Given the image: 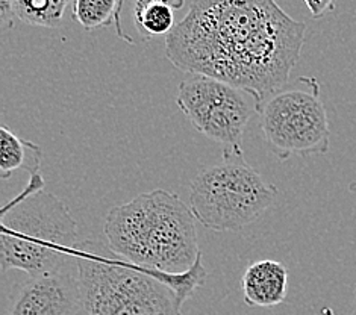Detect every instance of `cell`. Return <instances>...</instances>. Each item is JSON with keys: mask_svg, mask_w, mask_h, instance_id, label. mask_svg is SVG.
<instances>
[{"mask_svg": "<svg viewBox=\"0 0 356 315\" xmlns=\"http://www.w3.org/2000/svg\"><path fill=\"white\" fill-rule=\"evenodd\" d=\"M288 271L282 262L261 259L250 264L241 277L243 299L248 306L270 308L286 297Z\"/></svg>", "mask_w": 356, "mask_h": 315, "instance_id": "10", "label": "cell"}, {"mask_svg": "<svg viewBox=\"0 0 356 315\" xmlns=\"http://www.w3.org/2000/svg\"><path fill=\"white\" fill-rule=\"evenodd\" d=\"M176 104L194 129L222 147L223 158H244V131L258 113L255 96L227 82L186 73Z\"/></svg>", "mask_w": 356, "mask_h": 315, "instance_id": "7", "label": "cell"}, {"mask_svg": "<svg viewBox=\"0 0 356 315\" xmlns=\"http://www.w3.org/2000/svg\"><path fill=\"white\" fill-rule=\"evenodd\" d=\"M104 235L120 259L168 275L190 271L202 257L196 217L167 190L141 193L108 212Z\"/></svg>", "mask_w": 356, "mask_h": 315, "instance_id": "2", "label": "cell"}, {"mask_svg": "<svg viewBox=\"0 0 356 315\" xmlns=\"http://www.w3.org/2000/svg\"><path fill=\"white\" fill-rule=\"evenodd\" d=\"M70 0H13L15 19L31 26L59 28Z\"/></svg>", "mask_w": 356, "mask_h": 315, "instance_id": "12", "label": "cell"}, {"mask_svg": "<svg viewBox=\"0 0 356 315\" xmlns=\"http://www.w3.org/2000/svg\"><path fill=\"white\" fill-rule=\"evenodd\" d=\"M277 194V186L244 158H223L222 164L202 168L193 179L190 208L211 231L240 232L266 214Z\"/></svg>", "mask_w": 356, "mask_h": 315, "instance_id": "5", "label": "cell"}, {"mask_svg": "<svg viewBox=\"0 0 356 315\" xmlns=\"http://www.w3.org/2000/svg\"><path fill=\"white\" fill-rule=\"evenodd\" d=\"M78 223L55 194L44 191L41 175H32L19 197L2 209L0 264L29 277L78 270Z\"/></svg>", "mask_w": 356, "mask_h": 315, "instance_id": "4", "label": "cell"}, {"mask_svg": "<svg viewBox=\"0 0 356 315\" xmlns=\"http://www.w3.org/2000/svg\"><path fill=\"white\" fill-rule=\"evenodd\" d=\"M325 312H326V315H335L332 311H329V309H325Z\"/></svg>", "mask_w": 356, "mask_h": 315, "instance_id": "17", "label": "cell"}, {"mask_svg": "<svg viewBox=\"0 0 356 315\" xmlns=\"http://www.w3.org/2000/svg\"><path fill=\"white\" fill-rule=\"evenodd\" d=\"M307 24L276 0H194L165 37V56L177 70L203 74L264 102L286 87L298 65Z\"/></svg>", "mask_w": 356, "mask_h": 315, "instance_id": "1", "label": "cell"}, {"mask_svg": "<svg viewBox=\"0 0 356 315\" xmlns=\"http://www.w3.org/2000/svg\"><path fill=\"white\" fill-rule=\"evenodd\" d=\"M258 114L267 147L279 161L327 153V113L318 81L312 76H302L293 87L268 97Z\"/></svg>", "mask_w": 356, "mask_h": 315, "instance_id": "6", "label": "cell"}, {"mask_svg": "<svg viewBox=\"0 0 356 315\" xmlns=\"http://www.w3.org/2000/svg\"><path fill=\"white\" fill-rule=\"evenodd\" d=\"M73 20L87 31L115 24L123 0H72Z\"/></svg>", "mask_w": 356, "mask_h": 315, "instance_id": "13", "label": "cell"}, {"mask_svg": "<svg viewBox=\"0 0 356 315\" xmlns=\"http://www.w3.org/2000/svg\"><path fill=\"white\" fill-rule=\"evenodd\" d=\"M8 315H82L78 270L29 277L17 289Z\"/></svg>", "mask_w": 356, "mask_h": 315, "instance_id": "8", "label": "cell"}, {"mask_svg": "<svg viewBox=\"0 0 356 315\" xmlns=\"http://www.w3.org/2000/svg\"><path fill=\"white\" fill-rule=\"evenodd\" d=\"M314 19H321L327 13L335 10L337 0H303Z\"/></svg>", "mask_w": 356, "mask_h": 315, "instance_id": "14", "label": "cell"}, {"mask_svg": "<svg viewBox=\"0 0 356 315\" xmlns=\"http://www.w3.org/2000/svg\"><path fill=\"white\" fill-rule=\"evenodd\" d=\"M185 0H123L115 22L118 38L126 41V26L134 28L137 42L168 35L176 28V11Z\"/></svg>", "mask_w": 356, "mask_h": 315, "instance_id": "9", "label": "cell"}, {"mask_svg": "<svg viewBox=\"0 0 356 315\" xmlns=\"http://www.w3.org/2000/svg\"><path fill=\"white\" fill-rule=\"evenodd\" d=\"M349 191L353 194L355 202H356V181H353V182L349 185Z\"/></svg>", "mask_w": 356, "mask_h": 315, "instance_id": "16", "label": "cell"}, {"mask_svg": "<svg viewBox=\"0 0 356 315\" xmlns=\"http://www.w3.org/2000/svg\"><path fill=\"white\" fill-rule=\"evenodd\" d=\"M43 153L31 141L17 137L8 127H0V176L10 177L15 170L26 168L32 175H38Z\"/></svg>", "mask_w": 356, "mask_h": 315, "instance_id": "11", "label": "cell"}, {"mask_svg": "<svg viewBox=\"0 0 356 315\" xmlns=\"http://www.w3.org/2000/svg\"><path fill=\"white\" fill-rule=\"evenodd\" d=\"M100 243L78 252L82 315H184L182 305L207 277L202 257L182 275H168L108 258Z\"/></svg>", "mask_w": 356, "mask_h": 315, "instance_id": "3", "label": "cell"}, {"mask_svg": "<svg viewBox=\"0 0 356 315\" xmlns=\"http://www.w3.org/2000/svg\"><path fill=\"white\" fill-rule=\"evenodd\" d=\"M0 15H2L3 29H11L14 26L13 0H0Z\"/></svg>", "mask_w": 356, "mask_h": 315, "instance_id": "15", "label": "cell"}]
</instances>
